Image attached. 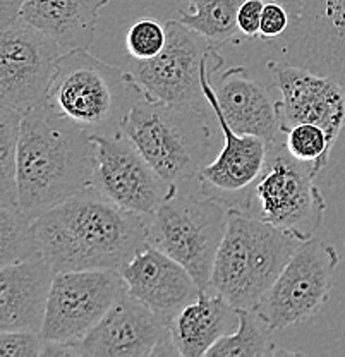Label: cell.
<instances>
[{
	"mask_svg": "<svg viewBox=\"0 0 345 357\" xmlns=\"http://www.w3.org/2000/svg\"><path fill=\"white\" fill-rule=\"evenodd\" d=\"M150 217L84 189L33 220L38 252L54 273L121 270L146 244Z\"/></svg>",
	"mask_w": 345,
	"mask_h": 357,
	"instance_id": "6da1fadb",
	"label": "cell"
},
{
	"mask_svg": "<svg viewBox=\"0 0 345 357\" xmlns=\"http://www.w3.org/2000/svg\"><path fill=\"white\" fill-rule=\"evenodd\" d=\"M93 136L42 100L21 117L17 137V203L35 220L55 204L93 188Z\"/></svg>",
	"mask_w": 345,
	"mask_h": 357,
	"instance_id": "7a4b0ae2",
	"label": "cell"
},
{
	"mask_svg": "<svg viewBox=\"0 0 345 357\" xmlns=\"http://www.w3.org/2000/svg\"><path fill=\"white\" fill-rule=\"evenodd\" d=\"M300 243L304 241L250 211L230 206L208 289L236 310H253Z\"/></svg>",
	"mask_w": 345,
	"mask_h": 357,
	"instance_id": "3957f363",
	"label": "cell"
},
{
	"mask_svg": "<svg viewBox=\"0 0 345 357\" xmlns=\"http://www.w3.org/2000/svg\"><path fill=\"white\" fill-rule=\"evenodd\" d=\"M122 134L163 181L179 189L198 181L213 141L206 109L158 102L141 91L122 122Z\"/></svg>",
	"mask_w": 345,
	"mask_h": 357,
	"instance_id": "277c9868",
	"label": "cell"
},
{
	"mask_svg": "<svg viewBox=\"0 0 345 357\" xmlns=\"http://www.w3.org/2000/svg\"><path fill=\"white\" fill-rule=\"evenodd\" d=\"M138 93L124 70L88 48H70L57 59L45 100L91 136H114L122 132V122Z\"/></svg>",
	"mask_w": 345,
	"mask_h": 357,
	"instance_id": "5b68a950",
	"label": "cell"
},
{
	"mask_svg": "<svg viewBox=\"0 0 345 357\" xmlns=\"http://www.w3.org/2000/svg\"><path fill=\"white\" fill-rule=\"evenodd\" d=\"M229 204L215 196L174 192L150 217L146 244L179 261L199 289H208L225 236Z\"/></svg>",
	"mask_w": 345,
	"mask_h": 357,
	"instance_id": "8992f818",
	"label": "cell"
},
{
	"mask_svg": "<svg viewBox=\"0 0 345 357\" xmlns=\"http://www.w3.org/2000/svg\"><path fill=\"white\" fill-rule=\"evenodd\" d=\"M316 176L313 163L294 158L284 139L270 143L265 169L253 185L256 217L300 241L313 239L326 211V201L314 184Z\"/></svg>",
	"mask_w": 345,
	"mask_h": 357,
	"instance_id": "52a82bcc",
	"label": "cell"
},
{
	"mask_svg": "<svg viewBox=\"0 0 345 357\" xmlns=\"http://www.w3.org/2000/svg\"><path fill=\"white\" fill-rule=\"evenodd\" d=\"M339 261L333 245L316 237L304 241L253 310L273 332L307 321L328 301Z\"/></svg>",
	"mask_w": 345,
	"mask_h": 357,
	"instance_id": "ba28073f",
	"label": "cell"
},
{
	"mask_svg": "<svg viewBox=\"0 0 345 357\" xmlns=\"http://www.w3.org/2000/svg\"><path fill=\"white\" fill-rule=\"evenodd\" d=\"M128 292L121 270L57 271L52 278L42 335L48 345L81 340Z\"/></svg>",
	"mask_w": 345,
	"mask_h": 357,
	"instance_id": "9c48e42d",
	"label": "cell"
},
{
	"mask_svg": "<svg viewBox=\"0 0 345 357\" xmlns=\"http://www.w3.org/2000/svg\"><path fill=\"white\" fill-rule=\"evenodd\" d=\"M165 28V48L157 57L132 62L131 70H125L129 81L151 100L206 109L203 62L220 47L177 20L167 21Z\"/></svg>",
	"mask_w": 345,
	"mask_h": 357,
	"instance_id": "30bf717a",
	"label": "cell"
},
{
	"mask_svg": "<svg viewBox=\"0 0 345 357\" xmlns=\"http://www.w3.org/2000/svg\"><path fill=\"white\" fill-rule=\"evenodd\" d=\"M266 2V0H265ZM291 24L273 47L280 61L330 76L345 86V0H273Z\"/></svg>",
	"mask_w": 345,
	"mask_h": 357,
	"instance_id": "8fae6325",
	"label": "cell"
},
{
	"mask_svg": "<svg viewBox=\"0 0 345 357\" xmlns=\"http://www.w3.org/2000/svg\"><path fill=\"white\" fill-rule=\"evenodd\" d=\"M174 354L169 326L125 292L81 340L64 347L45 344L43 356L150 357Z\"/></svg>",
	"mask_w": 345,
	"mask_h": 357,
	"instance_id": "7c38bea8",
	"label": "cell"
},
{
	"mask_svg": "<svg viewBox=\"0 0 345 357\" xmlns=\"http://www.w3.org/2000/svg\"><path fill=\"white\" fill-rule=\"evenodd\" d=\"M54 38L16 20L0 28V105L21 114L45 100L62 54Z\"/></svg>",
	"mask_w": 345,
	"mask_h": 357,
	"instance_id": "4fadbf2b",
	"label": "cell"
},
{
	"mask_svg": "<svg viewBox=\"0 0 345 357\" xmlns=\"http://www.w3.org/2000/svg\"><path fill=\"white\" fill-rule=\"evenodd\" d=\"M96 146L93 185L125 210L151 217L174 192L181 191L158 176L125 134L93 136Z\"/></svg>",
	"mask_w": 345,
	"mask_h": 357,
	"instance_id": "5bb4252c",
	"label": "cell"
},
{
	"mask_svg": "<svg viewBox=\"0 0 345 357\" xmlns=\"http://www.w3.org/2000/svg\"><path fill=\"white\" fill-rule=\"evenodd\" d=\"M222 64H224V57L220 55V50L211 54L203 62L201 86L208 105L224 134V148L213 162L203 167L198 182L201 192L230 204V198L244 195L261 176L266 158H268L270 143L253 134L236 132L225 121L217 95H215L213 83H211L213 74L217 73V69H220Z\"/></svg>",
	"mask_w": 345,
	"mask_h": 357,
	"instance_id": "9a60e30c",
	"label": "cell"
},
{
	"mask_svg": "<svg viewBox=\"0 0 345 357\" xmlns=\"http://www.w3.org/2000/svg\"><path fill=\"white\" fill-rule=\"evenodd\" d=\"M277 100L280 132L298 124H314L335 143L345 126V86L330 76L273 59L266 62Z\"/></svg>",
	"mask_w": 345,
	"mask_h": 357,
	"instance_id": "2e32d148",
	"label": "cell"
},
{
	"mask_svg": "<svg viewBox=\"0 0 345 357\" xmlns=\"http://www.w3.org/2000/svg\"><path fill=\"white\" fill-rule=\"evenodd\" d=\"M121 273L128 284V292L167 326L201 290L179 261L150 244H144L131 261L121 268Z\"/></svg>",
	"mask_w": 345,
	"mask_h": 357,
	"instance_id": "e0dca14e",
	"label": "cell"
},
{
	"mask_svg": "<svg viewBox=\"0 0 345 357\" xmlns=\"http://www.w3.org/2000/svg\"><path fill=\"white\" fill-rule=\"evenodd\" d=\"M52 278L40 252L0 268V332H42Z\"/></svg>",
	"mask_w": 345,
	"mask_h": 357,
	"instance_id": "ac0fdd59",
	"label": "cell"
},
{
	"mask_svg": "<svg viewBox=\"0 0 345 357\" xmlns=\"http://www.w3.org/2000/svg\"><path fill=\"white\" fill-rule=\"evenodd\" d=\"M213 88L222 114L233 131L253 134L266 143L284 139L280 137L277 100L265 83L251 76L247 67H230Z\"/></svg>",
	"mask_w": 345,
	"mask_h": 357,
	"instance_id": "d6986e66",
	"label": "cell"
},
{
	"mask_svg": "<svg viewBox=\"0 0 345 357\" xmlns=\"http://www.w3.org/2000/svg\"><path fill=\"white\" fill-rule=\"evenodd\" d=\"M239 325L237 310L220 294L201 289L196 299L169 323L174 349L181 357H205L206 352Z\"/></svg>",
	"mask_w": 345,
	"mask_h": 357,
	"instance_id": "ffe728a7",
	"label": "cell"
},
{
	"mask_svg": "<svg viewBox=\"0 0 345 357\" xmlns=\"http://www.w3.org/2000/svg\"><path fill=\"white\" fill-rule=\"evenodd\" d=\"M110 0H24L20 20L54 38L62 50L90 48L100 13Z\"/></svg>",
	"mask_w": 345,
	"mask_h": 357,
	"instance_id": "44dd1931",
	"label": "cell"
},
{
	"mask_svg": "<svg viewBox=\"0 0 345 357\" xmlns=\"http://www.w3.org/2000/svg\"><path fill=\"white\" fill-rule=\"evenodd\" d=\"M239 325L232 333L222 337L205 357H263L289 354L273 342L268 323L254 310H237Z\"/></svg>",
	"mask_w": 345,
	"mask_h": 357,
	"instance_id": "7402d4cb",
	"label": "cell"
},
{
	"mask_svg": "<svg viewBox=\"0 0 345 357\" xmlns=\"http://www.w3.org/2000/svg\"><path fill=\"white\" fill-rule=\"evenodd\" d=\"M191 10H181L177 21L205 36L213 45L230 42L239 33L237 13L244 0H187Z\"/></svg>",
	"mask_w": 345,
	"mask_h": 357,
	"instance_id": "603a6c76",
	"label": "cell"
},
{
	"mask_svg": "<svg viewBox=\"0 0 345 357\" xmlns=\"http://www.w3.org/2000/svg\"><path fill=\"white\" fill-rule=\"evenodd\" d=\"M21 117V112L0 105V206L20 208L16 158Z\"/></svg>",
	"mask_w": 345,
	"mask_h": 357,
	"instance_id": "cb8c5ba5",
	"label": "cell"
},
{
	"mask_svg": "<svg viewBox=\"0 0 345 357\" xmlns=\"http://www.w3.org/2000/svg\"><path fill=\"white\" fill-rule=\"evenodd\" d=\"M38 252L33 220L20 208L0 206V268L14 265Z\"/></svg>",
	"mask_w": 345,
	"mask_h": 357,
	"instance_id": "d4e9b609",
	"label": "cell"
},
{
	"mask_svg": "<svg viewBox=\"0 0 345 357\" xmlns=\"http://www.w3.org/2000/svg\"><path fill=\"white\" fill-rule=\"evenodd\" d=\"M284 144L287 151L300 162L313 163L320 174L330 162L333 141L320 126L298 124L284 134Z\"/></svg>",
	"mask_w": 345,
	"mask_h": 357,
	"instance_id": "484cf974",
	"label": "cell"
},
{
	"mask_svg": "<svg viewBox=\"0 0 345 357\" xmlns=\"http://www.w3.org/2000/svg\"><path fill=\"white\" fill-rule=\"evenodd\" d=\"M167 28L153 20H139L129 28L125 47L132 61H148L165 48Z\"/></svg>",
	"mask_w": 345,
	"mask_h": 357,
	"instance_id": "4316f807",
	"label": "cell"
},
{
	"mask_svg": "<svg viewBox=\"0 0 345 357\" xmlns=\"http://www.w3.org/2000/svg\"><path fill=\"white\" fill-rule=\"evenodd\" d=\"M45 352L42 335L33 332H0V357H38Z\"/></svg>",
	"mask_w": 345,
	"mask_h": 357,
	"instance_id": "83f0119b",
	"label": "cell"
},
{
	"mask_svg": "<svg viewBox=\"0 0 345 357\" xmlns=\"http://www.w3.org/2000/svg\"><path fill=\"white\" fill-rule=\"evenodd\" d=\"M289 24H291V17H289L287 9L282 3L273 2V0H266L265 6H263L259 40L275 42L280 36H284Z\"/></svg>",
	"mask_w": 345,
	"mask_h": 357,
	"instance_id": "f1b7e54d",
	"label": "cell"
},
{
	"mask_svg": "<svg viewBox=\"0 0 345 357\" xmlns=\"http://www.w3.org/2000/svg\"><path fill=\"white\" fill-rule=\"evenodd\" d=\"M265 0H244L237 13V28L247 38H259V26Z\"/></svg>",
	"mask_w": 345,
	"mask_h": 357,
	"instance_id": "f546056e",
	"label": "cell"
},
{
	"mask_svg": "<svg viewBox=\"0 0 345 357\" xmlns=\"http://www.w3.org/2000/svg\"><path fill=\"white\" fill-rule=\"evenodd\" d=\"M24 0H0V28L20 20Z\"/></svg>",
	"mask_w": 345,
	"mask_h": 357,
	"instance_id": "4dcf8cb0",
	"label": "cell"
}]
</instances>
